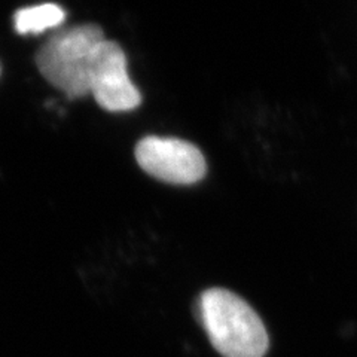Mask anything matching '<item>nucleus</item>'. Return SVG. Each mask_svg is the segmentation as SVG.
I'll return each mask as SVG.
<instances>
[{
    "instance_id": "obj_1",
    "label": "nucleus",
    "mask_w": 357,
    "mask_h": 357,
    "mask_svg": "<svg viewBox=\"0 0 357 357\" xmlns=\"http://www.w3.org/2000/svg\"><path fill=\"white\" fill-rule=\"evenodd\" d=\"M198 316L215 350L223 357H264L270 338L261 317L231 290L211 287L198 298Z\"/></svg>"
},
{
    "instance_id": "obj_2",
    "label": "nucleus",
    "mask_w": 357,
    "mask_h": 357,
    "mask_svg": "<svg viewBox=\"0 0 357 357\" xmlns=\"http://www.w3.org/2000/svg\"><path fill=\"white\" fill-rule=\"evenodd\" d=\"M105 33L97 24H81L57 33L38 52L42 76L69 98L89 94V69Z\"/></svg>"
},
{
    "instance_id": "obj_3",
    "label": "nucleus",
    "mask_w": 357,
    "mask_h": 357,
    "mask_svg": "<svg viewBox=\"0 0 357 357\" xmlns=\"http://www.w3.org/2000/svg\"><path fill=\"white\" fill-rule=\"evenodd\" d=\"M136 161L149 176L170 185H192L206 176L204 155L194 143L176 137H143Z\"/></svg>"
},
{
    "instance_id": "obj_4",
    "label": "nucleus",
    "mask_w": 357,
    "mask_h": 357,
    "mask_svg": "<svg viewBox=\"0 0 357 357\" xmlns=\"http://www.w3.org/2000/svg\"><path fill=\"white\" fill-rule=\"evenodd\" d=\"M89 93L107 112H128L140 106L142 94L130 79L127 57L119 45L105 39L89 69Z\"/></svg>"
},
{
    "instance_id": "obj_5",
    "label": "nucleus",
    "mask_w": 357,
    "mask_h": 357,
    "mask_svg": "<svg viewBox=\"0 0 357 357\" xmlns=\"http://www.w3.org/2000/svg\"><path fill=\"white\" fill-rule=\"evenodd\" d=\"M64 20V10L54 3L31 6L18 10L15 14V30L20 35L40 33L47 29L59 26Z\"/></svg>"
}]
</instances>
